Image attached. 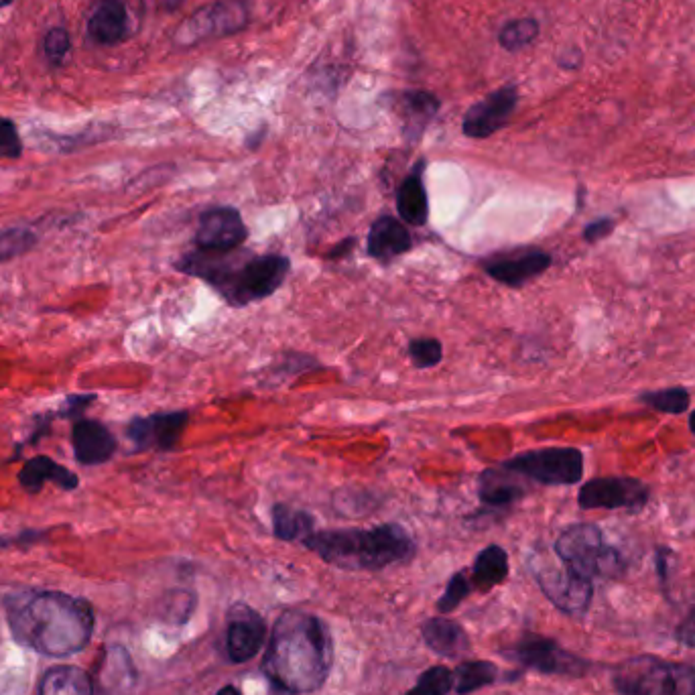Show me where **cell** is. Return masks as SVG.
<instances>
[{"label":"cell","mask_w":695,"mask_h":695,"mask_svg":"<svg viewBox=\"0 0 695 695\" xmlns=\"http://www.w3.org/2000/svg\"><path fill=\"white\" fill-rule=\"evenodd\" d=\"M334 667V639L328 624L315 614L283 612L269 635L263 673L279 689L313 693L328 681Z\"/></svg>","instance_id":"cell-1"},{"label":"cell","mask_w":695,"mask_h":695,"mask_svg":"<svg viewBox=\"0 0 695 695\" xmlns=\"http://www.w3.org/2000/svg\"><path fill=\"white\" fill-rule=\"evenodd\" d=\"M13 637L47 657L80 653L92 639L90 602L63 592H27L7 600Z\"/></svg>","instance_id":"cell-2"},{"label":"cell","mask_w":695,"mask_h":695,"mask_svg":"<svg viewBox=\"0 0 695 695\" xmlns=\"http://www.w3.org/2000/svg\"><path fill=\"white\" fill-rule=\"evenodd\" d=\"M177 271L212 285L230 305L271 297L283 287L291 263L281 255L257 257L246 250H194L175 265Z\"/></svg>","instance_id":"cell-3"},{"label":"cell","mask_w":695,"mask_h":695,"mask_svg":"<svg viewBox=\"0 0 695 695\" xmlns=\"http://www.w3.org/2000/svg\"><path fill=\"white\" fill-rule=\"evenodd\" d=\"M303 545L326 563L350 572H378L415 555L413 537L395 523L372 529L320 531L303 539Z\"/></svg>","instance_id":"cell-4"},{"label":"cell","mask_w":695,"mask_h":695,"mask_svg":"<svg viewBox=\"0 0 695 695\" xmlns=\"http://www.w3.org/2000/svg\"><path fill=\"white\" fill-rule=\"evenodd\" d=\"M612 683L620 695H695V667L639 655L614 669Z\"/></svg>","instance_id":"cell-5"},{"label":"cell","mask_w":695,"mask_h":695,"mask_svg":"<svg viewBox=\"0 0 695 695\" xmlns=\"http://www.w3.org/2000/svg\"><path fill=\"white\" fill-rule=\"evenodd\" d=\"M555 553L565 567L588 580L618 578L624 572V559L594 525L565 529L555 541Z\"/></svg>","instance_id":"cell-6"},{"label":"cell","mask_w":695,"mask_h":695,"mask_svg":"<svg viewBox=\"0 0 695 695\" xmlns=\"http://www.w3.org/2000/svg\"><path fill=\"white\" fill-rule=\"evenodd\" d=\"M519 476L545 486H570L584 476V456L576 448H547L525 452L502 464Z\"/></svg>","instance_id":"cell-7"},{"label":"cell","mask_w":695,"mask_h":695,"mask_svg":"<svg viewBox=\"0 0 695 695\" xmlns=\"http://www.w3.org/2000/svg\"><path fill=\"white\" fill-rule=\"evenodd\" d=\"M509 659L519 665L545 673V675H561V677H584L590 671V663L580 655L563 649L553 639L545 637H525L515 649L504 653Z\"/></svg>","instance_id":"cell-8"},{"label":"cell","mask_w":695,"mask_h":695,"mask_svg":"<svg viewBox=\"0 0 695 695\" xmlns=\"http://www.w3.org/2000/svg\"><path fill=\"white\" fill-rule=\"evenodd\" d=\"M535 580L547 600L570 616H582L588 612L594 596L592 580L572 572L570 567L539 565L535 567Z\"/></svg>","instance_id":"cell-9"},{"label":"cell","mask_w":695,"mask_h":695,"mask_svg":"<svg viewBox=\"0 0 695 695\" xmlns=\"http://www.w3.org/2000/svg\"><path fill=\"white\" fill-rule=\"evenodd\" d=\"M649 500V488L635 478H596L582 486L578 504L586 511L592 509H626L641 511Z\"/></svg>","instance_id":"cell-10"},{"label":"cell","mask_w":695,"mask_h":695,"mask_svg":"<svg viewBox=\"0 0 695 695\" xmlns=\"http://www.w3.org/2000/svg\"><path fill=\"white\" fill-rule=\"evenodd\" d=\"M226 620V649L230 661L240 665L255 659L267 641V622L261 612L238 602L230 606Z\"/></svg>","instance_id":"cell-11"},{"label":"cell","mask_w":695,"mask_h":695,"mask_svg":"<svg viewBox=\"0 0 695 695\" xmlns=\"http://www.w3.org/2000/svg\"><path fill=\"white\" fill-rule=\"evenodd\" d=\"M189 421L187 411H171V413H155L149 417H135L129 427H126V435L135 444L139 452L143 450H157V452H169L177 446L185 427Z\"/></svg>","instance_id":"cell-12"},{"label":"cell","mask_w":695,"mask_h":695,"mask_svg":"<svg viewBox=\"0 0 695 695\" xmlns=\"http://www.w3.org/2000/svg\"><path fill=\"white\" fill-rule=\"evenodd\" d=\"M519 102V92L515 86H504L482 102L474 104L462 122V131L470 139H488L498 133L509 122Z\"/></svg>","instance_id":"cell-13"},{"label":"cell","mask_w":695,"mask_h":695,"mask_svg":"<svg viewBox=\"0 0 695 695\" xmlns=\"http://www.w3.org/2000/svg\"><path fill=\"white\" fill-rule=\"evenodd\" d=\"M248 238V228L234 208H212L202 214L196 244L202 250H236Z\"/></svg>","instance_id":"cell-14"},{"label":"cell","mask_w":695,"mask_h":695,"mask_svg":"<svg viewBox=\"0 0 695 695\" xmlns=\"http://www.w3.org/2000/svg\"><path fill=\"white\" fill-rule=\"evenodd\" d=\"M551 267V255L543 250H525L519 255L498 257L484 263V271L498 283L509 287H523Z\"/></svg>","instance_id":"cell-15"},{"label":"cell","mask_w":695,"mask_h":695,"mask_svg":"<svg viewBox=\"0 0 695 695\" xmlns=\"http://www.w3.org/2000/svg\"><path fill=\"white\" fill-rule=\"evenodd\" d=\"M76 460L84 466H98L108 462L116 452L114 435L94 419H80L72 431Z\"/></svg>","instance_id":"cell-16"},{"label":"cell","mask_w":695,"mask_h":695,"mask_svg":"<svg viewBox=\"0 0 695 695\" xmlns=\"http://www.w3.org/2000/svg\"><path fill=\"white\" fill-rule=\"evenodd\" d=\"M411 244H413V238L409 230L401 224V220L393 216L376 218L366 238L368 255L383 263H389L405 255V252L411 248Z\"/></svg>","instance_id":"cell-17"},{"label":"cell","mask_w":695,"mask_h":695,"mask_svg":"<svg viewBox=\"0 0 695 695\" xmlns=\"http://www.w3.org/2000/svg\"><path fill=\"white\" fill-rule=\"evenodd\" d=\"M421 635L425 645L439 657L458 659L470 651V637L466 628L448 616H435L425 620L421 626Z\"/></svg>","instance_id":"cell-18"},{"label":"cell","mask_w":695,"mask_h":695,"mask_svg":"<svg viewBox=\"0 0 695 695\" xmlns=\"http://www.w3.org/2000/svg\"><path fill=\"white\" fill-rule=\"evenodd\" d=\"M129 31V15L122 0H98L90 19L88 33L98 45H116Z\"/></svg>","instance_id":"cell-19"},{"label":"cell","mask_w":695,"mask_h":695,"mask_svg":"<svg viewBox=\"0 0 695 695\" xmlns=\"http://www.w3.org/2000/svg\"><path fill=\"white\" fill-rule=\"evenodd\" d=\"M19 482L31 494L41 492L45 482H53L55 486H59L63 490H76L80 484L78 476L72 470H68L66 466L55 464L47 456H37V458L29 460L23 466V470L19 472Z\"/></svg>","instance_id":"cell-20"},{"label":"cell","mask_w":695,"mask_h":695,"mask_svg":"<svg viewBox=\"0 0 695 695\" xmlns=\"http://www.w3.org/2000/svg\"><path fill=\"white\" fill-rule=\"evenodd\" d=\"M478 494L486 507L502 509L519 500L525 494V488L513 478V470L502 466V470L490 468L482 472Z\"/></svg>","instance_id":"cell-21"},{"label":"cell","mask_w":695,"mask_h":695,"mask_svg":"<svg viewBox=\"0 0 695 695\" xmlns=\"http://www.w3.org/2000/svg\"><path fill=\"white\" fill-rule=\"evenodd\" d=\"M399 216L413 226H423L429 218V200L421 179V165L401 183L397 192Z\"/></svg>","instance_id":"cell-22"},{"label":"cell","mask_w":695,"mask_h":695,"mask_svg":"<svg viewBox=\"0 0 695 695\" xmlns=\"http://www.w3.org/2000/svg\"><path fill=\"white\" fill-rule=\"evenodd\" d=\"M39 695H94V683L80 667H53L45 673Z\"/></svg>","instance_id":"cell-23"},{"label":"cell","mask_w":695,"mask_h":695,"mask_svg":"<svg viewBox=\"0 0 695 695\" xmlns=\"http://www.w3.org/2000/svg\"><path fill=\"white\" fill-rule=\"evenodd\" d=\"M472 576H474V586L480 592L500 586L509 578V553L500 545H488L476 555Z\"/></svg>","instance_id":"cell-24"},{"label":"cell","mask_w":695,"mask_h":695,"mask_svg":"<svg viewBox=\"0 0 695 695\" xmlns=\"http://www.w3.org/2000/svg\"><path fill=\"white\" fill-rule=\"evenodd\" d=\"M273 533L279 541H301L307 539L313 533L315 519L305 513L297 511L289 504H275L273 507Z\"/></svg>","instance_id":"cell-25"},{"label":"cell","mask_w":695,"mask_h":695,"mask_svg":"<svg viewBox=\"0 0 695 695\" xmlns=\"http://www.w3.org/2000/svg\"><path fill=\"white\" fill-rule=\"evenodd\" d=\"M498 667L490 661H466L454 671V691L458 695H470L482 687L496 683Z\"/></svg>","instance_id":"cell-26"},{"label":"cell","mask_w":695,"mask_h":695,"mask_svg":"<svg viewBox=\"0 0 695 695\" xmlns=\"http://www.w3.org/2000/svg\"><path fill=\"white\" fill-rule=\"evenodd\" d=\"M439 110V100L429 92H405L403 94V112L407 118V129L413 131V137H419L425 124Z\"/></svg>","instance_id":"cell-27"},{"label":"cell","mask_w":695,"mask_h":695,"mask_svg":"<svg viewBox=\"0 0 695 695\" xmlns=\"http://www.w3.org/2000/svg\"><path fill=\"white\" fill-rule=\"evenodd\" d=\"M454 689V671L444 665L423 671L405 695H448Z\"/></svg>","instance_id":"cell-28"},{"label":"cell","mask_w":695,"mask_h":695,"mask_svg":"<svg viewBox=\"0 0 695 695\" xmlns=\"http://www.w3.org/2000/svg\"><path fill=\"white\" fill-rule=\"evenodd\" d=\"M539 37V23L535 19H517L502 27L498 41L507 51H519Z\"/></svg>","instance_id":"cell-29"},{"label":"cell","mask_w":695,"mask_h":695,"mask_svg":"<svg viewBox=\"0 0 695 695\" xmlns=\"http://www.w3.org/2000/svg\"><path fill=\"white\" fill-rule=\"evenodd\" d=\"M37 244V234L29 228H9L0 230V263L13 261L21 255H27Z\"/></svg>","instance_id":"cell-30"},{"label":"cell","mask_w":695,"mask_h":695,"mask_svg":"<svg viewBox=\"0 0 695 695\" xmlns=\"http://www.w3.org/2000/svg\"><path fill=\"white\" fill-rule=\"evenodd\" d=\"M645 405L659 413H669V415H679L689 409V393L683 387H673V389H663L655 393H645L641 397Z\"/></svg>","instance_id":"cell-31"},{"label":"cell","mask_w":695,"mask_h":695,"mask_svg":"<svg viewBox=\"0 0 695 695\" xmlns=\"http://www.w3.org/2000/svg\"><path fill=\"white\" fill-rule=\"evenodd\" d=\"M470 592H472V584L468 582V576L464 572L454 574L448 582L444 596H441L437 602V612L439 614L454 612L470 596Z\"/></svg>","instance_id":"cell-32"},{"label":"cell","mask_w":695,"mask_h":695,"mask_svg":"<svg viewBox=\"0 0 695 695\" xmlns=\"http://www.w3.org/2000/svg\"><path fill=\"white\" fill-rule=\"evenodd\" d=\"M409 356L417 368H431L444 358V346L435 338H417L409 344Z\"/></svg>","instance_id":"cell-33"},{"label":"cell","mask_w":695,"mask_h":695,"mask_svg":"<svg viewBox=\"0 0 695 695\" xmlns=\"http://www.w3.org/2000/svg\"><path fill=\"white\" fill-rule=\"evenodd\" d=\"M196 608V596L189 592H171L169 602H165L163 618L173 624H183Z\"/></svg>","instance_id":"cell-34"},{"label":"cell","mask_w":695,"mask_h":695,"mask_svg":"<svg viewBox=\"0 0 695 695\" xmlns=\"http://www.w3.org/2000/svg\"><path fill=\"white\" fill-rule=\"evenodd\" d=\"M43 47H45V55L49 57V61L57 66V63H61L70 53V47H72L70 33L63 27H53L51 31H47Z\"/></svg>","instance_id":"cell-35"},{"label":"cell","mask_w":695,"mask_h":695,"mask_svg":"<svg viewBox=\"0 0 695 695\" xmlns=\"http://www.w3.org/2000/svg\"><path fill=\"white\" fill-rule=\"evenodd\" d=\"M23 153V143L17 131V124L9 118H0V159H19Z\"/></svg>","instance_id":"cell-36"},{"label":"cell","mask_w":695,"mask_h":695,"mask_svg":"<svg viewBox=\"0 0 695 695\" xmlns=\"http://www.w3.org/2000/svg\"><path fill=\"white\" fill-rule=\"evenodd\" d=\"M675 637H677V641L681 645H685L689 649H695V606L685 616V620L679 622V626L675 630Z\"/></svg>","instance_id":"cell-37"},{"label":"cell","mask_w":695,"mask_h":695,"mask_svg":"<svg viewBox=\"0 0 695 695\" xmlns=\"http://www.w3.org/2000/svg\"><path fill=\"white\" fill-rule=\"evenodd\" d=\"M614 226H616L614 220H610V218H600V220H596V222H592V224L586 226L584 238H586L588 242H598V240L610 236L612 230H614Z\"/></svg>","instance_id":"cell-38"},{"label":"cell","mask_w":695,"mask_h":695,"mask_svg":"<svg viewBox=\"0 0 695 695\" xmlns=\"http://www.w3.org/2000/svg\"><path fill=\"white\" fill-rule=\"evenodd\" d=\"M354 246V238H350V240H344L340 246H336L334 248V252H332V259H336V257H342V255H346V252H350V248Z\"/></svg>","instance_id":"cell-39"},{"label":"cell","mask_w":695,"mask_h":695,"mask_svg":"<svg viewBox=\"0 0 695 695\" xmlns=\"http://www.w3.org/2000/svg\"><path fill=\"white\" fill-rule=\"evenodd\" d=\"M161 5H163L165 11L173 13V11H177L183 5V0H161Z\"/></svg>","instance_id":"cell-40"},{"label":"cell","mask_w":695,"mask_h":695,"mask_svg":"<svg viewBox=\"0 0 695 695\" xmlns=\"http://www.w3.org/2000/svg\"><path fill=\"white\" fill-rule=\"evenodd\" d=\"M216 695H242V691L236 685H224Z\"/></svg>","instance_id":"cell-41"},{"label":"cell","mask_w":695,"mask_h":695,"mask_svg":"<svg viewBox=\"0 0 695 695\" xmlns=\"http://www.w3.org/2000/svg\"><path fill=\"white\" fill-rule=\"evenodd\" d=\"M689 427H691V431L695 433V411H693L691 417H689Z\"/></svg>","instance_id":"cell-42"},{"label":"cell","mask_w":695,"mask_h":695,"mask_svg":"<svg viewBox=\"0 0 695 695\" xmlns=\"http://www.w3.org/2000/svg\"><path fill=\"white\" fill-rule=\"evenodd\" d=\"M13 3V0H0V9H5V7H9Z\"/></svg>","instance_id":"cell-43"}]
</instances>
